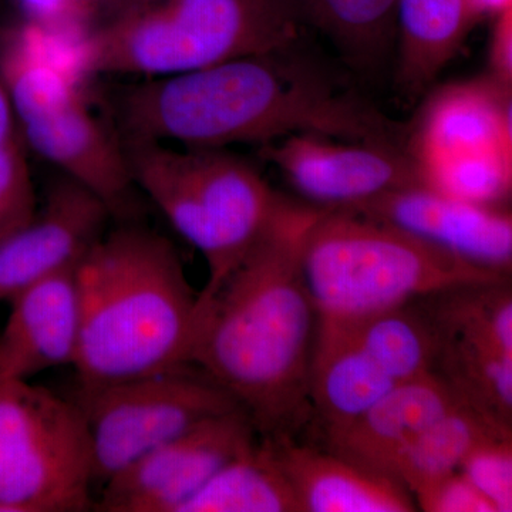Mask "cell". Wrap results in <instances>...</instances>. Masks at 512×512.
<instances>
[{
    "label": "cell",
    "mask_w": 512,
    "mask_h": 512,
    "mask_svg": "<svg viewBox=\"0 0 512 512\" xmlns=\"http://www.w3.org/2000/svg\"><path fill=\"white\" fill-rule=\"evenodd\" d=\"M320 210L284 197L198 315L190 365L231 394L265 439H292L311 414L318 312L302 255Z\"/></svg>",
    "instance_id": "obj_1"
},
{
    "label": "cell",
    "mask_w": 512,
    "mask_h": 512,
    "mask_svg": "<svg viewBox=\"0 0 512 512\" xmlns=\"http://www.w3.org/2000/svg\"><path fill=\"white\" fill-rule=\"evenodd\" d=\"M291 49L128 87L117 106L120 126L136 140L187 148L264 146L301 133L406 147V127Z\"/></svg>",
    "instance_id": "obj_2"
},
{
    "label": "cell",
    "mask_w": 512,
    "mask_h": 512,
    "mask_svg": "<svg viewBox=\"0 0 512 512\" xmlns=\"http://www.w3.org/2000/svg\"><path fill=\"white\" fill-rule=\"evenodd\" d=\"M82 325L77 389L190 365L198 293L170 239L124 221L76 269Z\"/></svg>",
    "instance_id": "obj_3"
},
{
    "label": "cell",
    "mask_w": 512,
    "mask_h": 512,
    "mask_svg": "<svg viewBox=\"0 0 512 512\" xmlns=\"http://www.w3.org/2000/svg\"><path fill=\"white\" fill-rule=\"evenodd\" d=\"M303 275L318 319L349 320L461 286L510 281L403 229L322 208L306 235Z\"/></svg>",
    "instance_id": "obj_4"
},
{
    "label": "cell",
    "mask_w": 512,
    "mask_h": 512,
    "mask_svg": "<svg viewBox=\"0 0 512 512\" xmlns=\"http://www.w3.org/2000/svg\"><path fill=\"white\" fill-rule=\"evenodd\" d=\"M301 20L293 0H160L87 33L77 72L147 79L194 72L288 49Z\"/></svg>",
    "instance_id": "obj_5"
},
{
    "label": "cell",
    "mask_w": 512,
    "mask_h": 512,
    "mask_svg": "<svg viewBox=\"0 0 512 512\" xmlns=\"http://www.w3.org/2000/svg\"><path fill=\"white\" fill-rule=\"evenodd\" d=\"M120 141L136 187L207 262V284L197 299L200 313L261 237L284 197L224 148L177 151L156 141Z\"/></svg>",
    "instance_id": "obj_6"
},
{
    "label": "cell",
    "mask_w": 512,
    "mask_h": 512,
    "mask_svg": "<svg viewBox=\"0 0 512 512\" xmlns=\"http://www.w3.org/2000/svg\"><path fill=\"white\" fill-rule=\"evenodd\" d=\"M92 450L79 406L0 379V512L93 510Z\"/></svg>",
    "instance_id": "obj_7"
},
{
    "label": "cell",
    "mask_w": 512,
    "mask_h": 512,
    "mask_svg": "<svg viewBox=\"0 0 512 512\" xmlns=\"http://www.w3.org/2000/svg\"><path fill=\"white\" fill-rule=\"evenodd\" d=\"M73 402L89 433L93 483L101 485L205 420L242 409L192 365L77 389Z\"/></svg>",
    "instance_id": "obj_8"
},
{
    "label": "cell",
    "mask_w": 512,
    "mask_h": 512,
    "mask_svg": "<svg viewBox=\"0 0 512 512\" xmlns=\"http://www.w3.org/2000/svg\"><path fill=\"white\" fill-rule=\"evenodd\" d=\"M258 437L244 409L205 420L107 481L93 510L181 512Z\"/></svg>",
    "instance_id": "obj_9"
},
{
    "label": "cell",
    "mask_w": 512,
    "mask_h": 512,
    "mask_svg": "<svg viewBox=\"0 0 512 512\" xmlns=\"http://www.w3.org/2000/svg\"><path fill=\"white\" fill-rule=\"evenodd\" d=\"M303 198L320 208H356L389 192L421 185L406 147L301 133L261 146Z\"/></svg>",
    "instance_id": "obj_10"
},
{
    "label": "cell",
    "mask_w": 512,
    "mask_h": 512,
    "mask_svg": "<svg viewBox=\"0 0 512 512\" xmlns=\"http://www.w3.org/2000/svg\"><path fill=\"white\" fill-rule=\"evenodd\" d=\"M111 218L97 195L62 174L49 185L33 217L0 238V302L77 268L104 237Z\"/></svg>",
    "instance_id": "obj_11"
},
{
    "label": "cell",
    "mask_w": 512,
    "mask_h": 512,
    "mask_svg": "<svg viewBox=\"0 0 512 512\" xmlns=\"http://www.w3.org/2000/svg\"><path fill=\"white\" fill-rule=\"evenodd\" d=\"M18 124L40 157L97 195L114 220H130L136 184L123 146L93 116L79 87L20 117Z\"/></svg>",
    "instance_id": "obj_12"
},
{
    "label": "cell",
    "mask_w": 512,
    "mask_h": 512,
    "mask_svg": "<svg viewBox=\"0 0 512 512\" xmlns=\"http://www.w3.org/2000/svg\"><path fill=\"white\" fill-rule=\"evenodd\" d=\"M511 89L491 79L447 84L427 97L406 150L423 165L457 158H512Z\"/></svg>",
    "instance_id": "obj_13"
},
{
    "label": "cell",
    "mask_w": 512,
    "mask_h": 512,
    "mask_svg": "<svg viewBox=\"0 0 512 512\" xmlns=\"http://www.w3.org/2000/svg\"><path fill=\"white\" fill-rule=\"evenodd\" d=\"M343 210L394 225L474 264L511 274L512 218L500 207L454 200L417 185Z\"/></svg>",
    "instance_id": "obj_14"
},
{
    "label": "cell",
    "mask_w": 512,
    "mask_h": 512,
    "mask_svg": "<svg viewBox=\"0 0 512 512\" xmlns=\"http://www.w3.org/2000/svg\"><path fill=\"white\" fill-rule=\"evenodd\" d=\"M76 269L30 285L10 299L0 335V379L29 380L59 366H73L82 325Z\"/></svg>",
    "instance_id": "obj_15"
},
{
    "label": "cell",
    "mask_w": 512,
    "mask_h": 512,
    "mask_svg": "<svg viewBox=\"0 0 512 512\" xmlns=\"http://www.w3.org/2000/svg\"><path fill=\"white\" fill-rule=\"evenodd\" d=\"M460 404L464 403L456 393L429 372L397 384L362 416L325 440L340 456L392 477L403 451Z\"/></svg>",
    "instance_id": "obj_16"
},
{
    "label": "cell",
    "mask_w": 512,
    "mask_h": 512,
    "mask_svg": "<svg viewBox=\"0 0 512 512\" xmlns=\"http://www.w3.org/2000/svg\"><path fill=\"white\" fill-rule=\"evenodd\" d=\"M301 512H412L413 495L396 478L326 448L269 439Z\"/></svg>",
    "instance_id": "obj_17"
},
{
    "label": "cell",
    "mask_w": 512,
    "mask_h": 512,
    "mask_svg": "<svg viewBox=\"0 0 512 512\" xmlns=\"http://www.w3.org/2000/svg\"><path fill=\"white\" fill-rule=\"evenodd\" d=\"M397 384L340 323L318 319L309 404L325 436L362 416Z\"/></svg>",
    "instance_id": "obj_18"
},
{
    "label": "cell",
    "mask_w": 512,
    "mask_h": 512,
    "mask_svg": "<svg viewBox=\"0 0 512 512\" xmlns=\"http://www.w3.org/2000/svg\"><path fill=\"white\" fill-rule=\"evenodd\" d=\"M473 19L466 0H399L397 83L407 96H420L451 62L470 30Z\"/></svg>",
    "instance_id": "obj_19"
},
{
    "label": "cell",
    "mask_w": 512,
    "mask_h": 512,
    "mask_svg": "<svg viewBox=\"0 0 512 512\" xmlns=\"http://www.w3.org/2000/svg\"><path fill=\"white\" fill-rule=\"evenodd\" d=\"M431 326L436 336L431 372L456 393L461 403L512 433L511 353L484 340L437 328L433 323Z\"/></svg>",
    "instance_id": "obj_20"
},
{
    "label": "cell",
    "mask_w": 512,
    "mask_h": 512,
    "mask_svg": "<svg viewBox=\"0 0 512 512\" xmlns=\"http://www.w3.org/2000/svg\"><path fill=\"white\" fill-rule=\"evenodd\" d=\"M181 512H301L271 440L258 437Z\"/></svg>",
    "instance_id": "obj_21"
},
{
    "label": "cell",
    "mask_w": 512,
    "mask_h": 512,
    "mask_svg": "<svg viewBox=\"0 0 512 512\" xmlns=\"http://www.w3.org/2000/svg\"><path fill=\"white\" fill-rule=\"evenodd\" d=\"M501 437H512V433L460 404L431 424L403 451L394 464L392 477L416 498L460 470L478 447Z\"/></svg>",
    "instance_id": "obj_22"
},
{
    "label": "cell",
    "mask_w": 512,
    "mask_h": 512,
    "mask_svg": "<svg viewBox=\"0 0 512 512\" xmlns=\"http://www.w3.org/2000/svg\"><path fill=\"white\" fill-rule=\"evenodd\" d=\"M333 322L340 323L396 383L426 375L433 369L436 336L417 302Z\"/></svg>",
    "instance_id": "obj_23"
},
{
    "label": "cell",
    "mask_w": 512,
    "mask_h": 512,
    "mask_svg": "<svg viewBox=\"0 0 512 512\" xmlns=\"http://www.w3.org/2000/svg\"><path fill=\"white\" fill-rule=\"evenodd\" d=\"M301 19L322 30L349 59H379L396 26L399 0H293Z\"/></svg>",
    "instance_id": "obj_24"
},
{
    "label": "cell",
    "mask_w": 512,
    "mask_h": 512,
    "mask_svg": "<svg viewBox=\"0 0 512 512\" xmlns=\"http://www.w3.org/2000/svg\"><path fill=\"white\" fill-rule=\"evenodd\" d=\"M36 210L28 161L16 138L0 146V238L22 227Z\"/></svg>",
    "instance_id": "obj_25"
},
{
    "label": "cell",
    "mask_w": 512,
    "mask_h": 512,
    "mask_svg": "<svg viewBox=\"0 0 512 512\" xmlns=\"http://www.w3.org/2000/svg\"><path fill=\"white\" fill-rule=\"evenodd\" d=\"M495 512L512 511V437H501L474 450L460 468Z\"/></svg>",
    "instance_id": "obj_26"
},
{
    "label": "cell",
    "mask_w": 512,
    "mask_h": 512,
    "mask_svg": "<svg viewBox=\"0 0 512 512\" xmlns=\"http://www.w3.org/2000/svg\"><path fill=\"white\" fill-rule=\"evenodd\" d=\"M414 501L417 508L429 512H495L460 470L417 495Z\"/></svg>",
    "instance_id": "obj_27"
},
{
    "label": "cell",
    "mask_w": 512,
    "mask_h": 512,
    "mask_svg": "<svg viewBox=\"0 0 512 512\" xmlns=\"http://www.w3.org/2000/svg\"><path fill=\"white\" fill-rule=\"evenodd\" d=\"M36 28L62 26L86 19L99 10V0H16Z\"/></svg>",
    "instance_id": "obj_28"
},
{
    "label": "cell",
    "mask_w": 512,
    "mask_h": 512,
    "mask_svg": "<svg viewBox=\"0 0 512 512\" xmlns=\"http://www.w3.org/2000/svg\"><path fill=\"white\" fill-rule=\"evenodd\" d=\"M491 29L490 77L501 86L511 89L512 84V8L495 16Z\"/></svg>",
    "instance_id": "obj_29"
},
{
    "label": "cell",
    "mask_w": 512,
    "mask_h": 512,
    "mask_svg": "<svg viewBox=\"0 0 512 512\" xmlns=\"http://www.w3.org/2000/svg\"><path fill=\"white\" fill-rule=\"evenodd\" d=\"M16 121L15 110H13L12 100H10L8 87L0 74V146L16 140Z\"/></svg>",
    "instance_id": "obj_30"
},
{
    "label": "cell",
    "mask_w": 512,
    "mask_h": 512,
    "mask_svg": "<svg viewBox=\"0 0 512 512\" xmlns=\"http://www.w3.org/2000/svg\"><path fill=\"white\" fill-rule=\"evenodd\" d=\"M466 5L474 25H477L481 20L493 19L512 8V0H466Z\"/></svg>",
    "instance_id": "obj_31"
},
{
    "label": "cell",
    "mask_w": 512,
    "mask_h": 512,
    "mask_svg": "<svg viewBox=\"0 0 512 512\" xmlns=\"http://www.w3.org/2000/svg\"><path fill=\"white\" fill-rule=\"evenodd\" d=\"M157 2L160 0H99V10L106 12L107 20L131 12V10L146 8V6Z\"/></svg>",
    "instance_id": "obj_32"
}]
</instances>
